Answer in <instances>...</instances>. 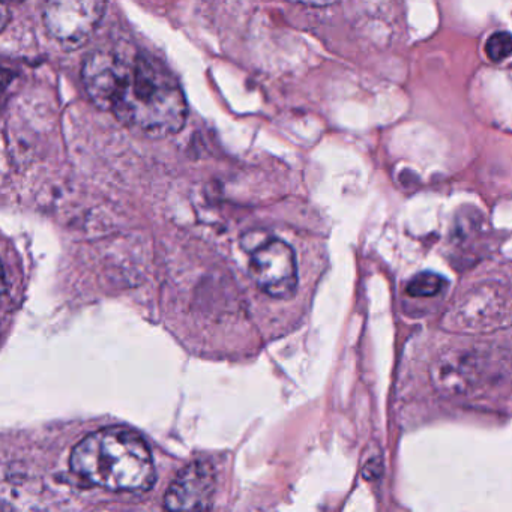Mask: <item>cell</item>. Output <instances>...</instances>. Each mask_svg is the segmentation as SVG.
<instances>
[{
    "label": "cell",
    "instance_id": "obj_1",
    "mask_svg": "<svg viewBox=\"0 0 512 512\" xmlns=\"http://www.w3.org/2000/svg\"><path fill=\"white\" fill-rule=\"evenodd\" d=\"M82 82L95 106L146 136H172L187 121L188 104L178 80L146 53L97 50L83 64Z\"/></svg>",
    "mask_w": 512,
    "mask_h": 512
},
{
    "label": "cell",
    "instance_id": "obj_2",
    "mask_svg": "<svg viewBox=\"0 0 512 512\" xmlns=\"http://www.w3.org/2000/svg\"><path fill=\"white\" fill-rule=\"evenodd\" d=\"M71 469L110 491H146L157 478L143 437L122 427L101 428L80 440L71 454Z\"/></svg>",
    "mask_w": 512,
    "mask_h": 512
},
{
    "label": "cell",
    "instance_id": "obj_3",
    "mask_svg": "<svg viewBox=\"0 0 512 512\" xmlns=\"http://www.w3.org/2000/svg\"><path fill=\"white\" fill-rule=\"evenodd\" d=\"M106 14V4L98 0H59L43 11L44 25L50 37L67 50L88 43Z\"/></svg>",
    "mask_w": 512,
    "mask_h": 512
},
{
    "label": "cell",
    "instance_id": "obj_4",
    "mask_svg": "<svg viewBox=\"0 0 512 512\" xmlns=\"http://www.w3.org/2000/svg\"><path fill=\"white\" fill-rule=\"evenodd\" d=\"M250 274L257 287L271 298H292L298 289L295 251L281 239L262 242L251 253Z\"/></svg>",
    "mask_w": 512,
    "mask_h": 512
},
{
    "label": "cell",
    "instance_id": "obj_5",
    "mask_svg": "<svg viewBox=\"0 0 512 512\" xmlns=\"http://www.w3.org/2000/svg\"><path fill=\"white\" fill-rule=\"evenodd\" d=\"M217 473L203 461L188 464L173 479L164 497L167 512H211Z\"/></svg>",
    "mask_w": 512,
    "mask_h": 512
},
{
    "label": "cell",
    "instance_id": "obj_6",
    "mask_svg": "<svg viewBox=\"0 0 512 512\" xmlns=\"http://www.w3.org/2000/svg\"><path fill=\"white\" fill-rule=\"evenodd\" d=\"M434 386L448 397H466L481 385L482 364L476 353L452 350L440 356L431 368Z\"/></svg>",
    "mask_w": 512,
    "mask_h": 512
},
{
    "label": "cell",
    "instance_id": "obj_7",
    "mask_svg": "<svg viewBox=\"0 0 512 512\" xmlns=\"http://www.w3.org/2000/svg\"><path fill=\"white\" fill-rule=\"evenodd\" d=\"M446 283L448 281L436 272H419L407 283L406 292L407 295L413 296V298H431V296H436L437 293L442 292Z\"/></svg>",
    "mask_w": 512,
    "mask_h": 512
},
{
    "label": "cell",
    "instance_id": "obj_8",
    "mask_svg": "<svg viewBox=\"0 0 512 512\" xmlns=\"http://www.w3.org/2000/svg\"><path fill=\"white\" fill-rule=\"evenodd\" d=\"M512 50L511 35L509 32H496L488 38L485 44V52L493 62H503L509 58Z\"/></svg>",
    "mask_w": 512,
    "mask_h": 512
},
{
    "label": "cell",
    "instance_id": "obj_9",
    "mask_svg": "<svg viewBox=\"0 0 512 512\" xmlns=\"http://www.w3.org/2000/svg\"><path fill=\"white\" fill-rule=\"evenodd\" d=\"M11 20V10L7 4H0V32L7 28Z\"/></svg>",
    "mask_w": 512,
    "mask_h": 512
},
{
    "label": "cell",
    "instance_id": "obj_10",
    "mask_svg": "<svg viewBox=\"0 0 512 512\" xmlns=\"http://www.w3.org/2000/svg\"><path fill=\"white\" fill-rule=\"evenodd\" d=\"M4 280H5V274H4V266H2V263H0V293H2V290H4Z\"/></svg>",
    "mask_w": 512,
    "mask_h": 512
}]
</instances>
